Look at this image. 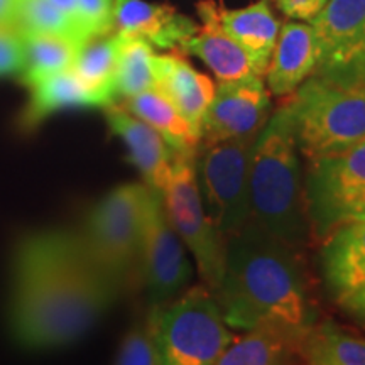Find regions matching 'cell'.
<instances>
[{
  "instance_id": "21",
  "label": "cell",
  "mask_w": 365,
  "mask_h": 365,
  "mask_svg": "<svg viewBox=\"0 0 365 365\" xmlns=\"http://www.w3.org/2000/svg\"><path fill=\"white\" fill-rule=\"evenodd\" d=\"M122 107L159 132L175 153L196 154L200 143H202V137L196 134L193 127L185 120V117L170 102V98L158 88L148 90L144 93L124 100Z\"/></svg>"
},
{
  "instance_id": "36",
  "label": "cell",
  "mask_w": 365,
  "mask_h": 365,
  "mask_svg": "<svg viewBox=\"0 0 365 365\" xmlns=\"http://www.w3.org/2000/svg\"><path fill=\"white\" fill-rule=\"evenodd\" d=\"M323 2H327V0H323Z\"/></svg>"
},
{
  "instance_id": "23",
  "label": "cell",
  "mask_w": 365,
  "mask_h": 365,
  "mask_svg": "<svg viewBox=\"0 0 365 365\" xmlns=\"http://www.w3.org/2000/svg\"><path fill=\"white\" fill-rule=\"evenodd\" d=\"M296 354H301V346L286 335L255 328L232 340L215 365H291Z\"/></svg>"
},
{
  "instance_id": "6",
  "label": "cell",
  "mask_w": 365,
  "mask_h": 365,
  "mask_svg": "<svg viewBox=\"0 0 365 365\" xmlns=\"http://www.w3.org/2000/svg\"><path fill=\"white\" fill-rule=\"evenodd\" d=\"M158 365H215L235 339L205 287L181 293L148 313Z\"/></svg>"
},
{
  "instance_id": "2",
  "label": "cell",
  "mask_w": 365,
  "mask_h": 365,
  "mask_svg": "<svg viewBox=\"0 0 365 365\" xmlns=\"http://www.w3.org/2000/svg\"><path fill=\"white\" fill-rule=\"evenodd\" d=\"M213 294L228 328H269L303 346L318 327L301 252L252 220L227 239L222 279Z\"/></svg>"
},
{
  "instance_id": "29",
  "label": "cell",
  "mask_w": 365,
  "mask_h": 365,
  "mask_svg": "<svg viewBox=\"0 0 365 365\" xmlns=\"http://www.w3.org/2000/svg\"><path fill=\"white\" fill-rule=\"evenodd\" d=\"M113 4L115 0H76L78 22L86 41L112 33Z\"/></svg>"
},
{
  "instance_id": "11",
  "label": "cell",
  "mask_w": 365,
  "mask_h": 365,
  "mask_svg": "<svg viewBox=\"0 0 365 365\" xmlns=\"http://www.w3.org/2000/svg\"><path fill=\"white\" fill-rule=\"evenodd\" d=\"M308 24L318 49L312 76L344 83L365 81V0H327Z\"/></svg>"
},
{
  "instance_id": "9",
  "label": "cell",
  "mask_w": 365,
  "mask_h": 365,
  "mask_svg": "<svg viewBox=\"0 0 365 365\" xmlns=\"http://www.w3.org/2000/svg\"><path fill=\"white\" fill-rule=\"evenodd\" d=\"M196 154H178L170 181L161 191L164 212L185 247L193 255L200 277L212 293L220 284L225 264V237L210 218L195 170Z\"/></svg>"
},
{
  "instance_id": "22",
  "label": "cell",
  "mask_w": 365,
  "mask_h": 365,
  "mask_svg": "<svg viewBox=\"0 0 365 365\" xmlns=\"http://www.w3.org/2000/svg\"><path fill=\"white\" fill-rule=\"evenodd\" d=\"M120 49V34L110 33L91 38L81 44L71 70L102 107L115 103V76Z\"/></svg>"
},
{
  "instance_id": "20",
  "label": "cell",
  "mask_w": 365,
  "mask_h": 365,
  "mask_svg": "<svg viewBox=\"0 0 365 365\" xmlns=\"http://www.w3.org/2000/svg\"><path fill=\"white\" fill-rule=\"evenodd\" d=\"M29 100L19 117V129L31 132L48 117L68 108H103L73 70L49 76L29 86Z\"/></svg>"
},
{
  "instance_id": "18",
  "label": "cell",
  "mask_w": 365,
  "mask_h": 365,
  "mask_svg": "<svg viewBox=\"0 0 365 365\" xmlns=\"http://www.w3.org/2000/svg\"><path fill=\"white\" fill-rule=\"evenodd\" d=\"M327 289L339 303L365 284V220L339 228L322 250Z\"/></svg>"
},
{
  "instance_id": "14",
  "label": "cell",
  "mask_w": 365,
  "mask_h": 365,
  "mask_svg": "<svg viewBox=\"0 0 365 365\" xmlns=\"http://www.w3.org/2000/svg\"><path fill=\"white\" fill-rule=\"evenodd\" d=\"M222 6L223 4L217 0H200L196 12L202 24L198 26L196 34L181 46L180 51L202 59L215 75L218 83L257 75L247 53L222 27Z\"/></svg>"
},
{
  "instance_id": "25",
  "label": "cell",
  "mask_w": 365,
  "mask_h": 365,
  "mask_svg": "<svg viewBox=\"0 0 365 365\" xmlns=\"http://www.w3.org/2000/svg\"><path fill=\"white\" fill-rule=\"evenodd\" d=\"M153 44L135 36L120 34L118 49L115 100L132 98L144 91L156 88V71H154Z\"/></svg>"
},
{
  "instance_id": "15",
  "label": "cell",
  "mask_w": 365,
  "mask_h": 365,
  "mask_svg": "<svg viewBox=\"0 0 365 365\" xmlns=\"http://www.w3.org/2000/svg\"><path fill=\"white\" fill-rule=\"evenodd\" d=\"M198 26L168 4L145 0H115L113 4V31L135 36L159 49H181L196 34Z\"/></svg>"
},
{
  "instance_id": "5",
  "label": "cell",
  "mask_w": 365,
  "mask_h": 365,
  "mask_svg": "<svg viewBox=\"0 0 365 365\" xmlns=\"http://www.w3.org/2000/svg\"><path fill=\"white\" fill-rule=\"evenodd\" d=\"M145 193L144 182L115 186L88 210L78 230L91 261L120 296L140 286Z\"/></svg>"
},
{
  "instance_id": "13",
  "label": "cell",
  "mask_w": 365,
  "mask_h": 365,
  "mask_svg": "<svg viewBox=\"0 0 365 365\" xmlns=\"http://www.w3.org/2000/svg\"><path fill=\"white\" fill-rule=\"evenodd\" d=\"M108 129L124 143L127 159L143 176V182L150 190L163 191L170 181L176 153L161 134L132 115L122 105L112 103L103 108Z\"/></svg>"
},
{
  "instance_id": "4",
  "label": "cell",
  "mask_w": 365,
  "mask_h": 365,
  "mask_svg": "<svg viewBox=\"0 0 365 365\" xmlns=\"http://www.w3.org/2000/svg\"><path fill=\"white\" fill-rule=\"evenodd\" d=\"M286 103L296 144L308 161L344 153L365 139V81L309 76Z\"/></svg>"
},
{
  "instance_id": "28",
  "label": "cell",
  "mask_w": 365,
  "mask_h": 365,
  "mask_svg": "<svg viewBox=\"0 0 365 365\" xmlns=\"http://www.w3.org/2000/svg\"><path fill=\"white\" fill-rule=\"evenodd\" d=\"M113 365H158L149 318L137 319L118 345Z\"/></svg>"
},
{
  "instance_id": "16",
  "label": "cell",
  "mask_w": 365,
  "mask_h": 365,
  "mask_svg": "<svg viewBox=\"0 0 365 365\" xmlns=\"http://www.w3.org/2000/svg\"><path fill=\"white\" fill-rule=\"evenodd\" d=\"M318 49L312 26L291 21L281 26L266 70V85L274 97H289L317 68Z\"/></svg>"
},
{
  "instance_id": "34",
  "label": "cell",
  "mask_w": 365,
  "mask_h": 365,
  "mask_svg": "<svg viewBox=\"0 0 365 365\" xmlns=\"http://www.w3.org/2000/svg\"><path fill=\"white\" fill-rule=\"evenodd\" d=\"M49 2L54 4L59 11H61L65 16L70 17V19L75 22L76 26L80 27V22H78V9H76V0H49ZM81 31V27H80ZM81 34H83V31H81ZM85 38V34H83ZM86 39V38H85Z\"/></svg>"
},
{
  "instance_id": "19",
  "label": "cell",
  "mask_w": 365,
  "mask_h": 365,
  "mask_svg": "<svg viewBox=\"0 0 365 365\" xmlns=\"http://www.w3.org/2000/svg\"><path fill=\"white\" fill-rule=\"evenodd\" d=\"M220 22L225 33L240 44L259 76L266 75L281 24L274 16L271 2L259 0L252 6L228 11L222 6Z\"/></svg>"
},
{
  "instance_id": "30",
  "label": "cell",
  "mask_w": 365,
  "mask_h": 365,
  "mask_svg": "<svg viewBox=\"0 0 365 365\" xmlns=\"http://www.w3.org/2000/svg\"><path fill=\"white\" fill-rule=\"evenodd\" d=\"M24 66V36L14 26H0V78L21 75Z\"/></svg>"
},
{
  "instance_id": "3",
  "label": "cell",
  "mask_w": 365,
  "mask_h": 365,
  "mask_svg": "<svg viewBox=\"0 0 365 365\" xmlns=\"http://www.w3.org/2000/svg\"><path fill=\"white\" fill-rule=\"evenodd\" d=\"M250 220L296 250L309 240L293 118L284 102L255 139L249 168Z\"/></svg>"
},
{
  "instance_id": "17",
  "label": "cell",
  "mask_w": 365,
  "mask_h": 365,
  "mask_svg": "<svg viewBox=\"0 0 365 365\" xmlns=\"http://www.w3.org/2000/svg\"><path fill=\"white\" fill-rule=\"evenodd\" d=\"M156 88L170 98L176 110L202 137L205 113L215 97L217 86L212 78L196 71L185 58L178 54L154 56Z\"/></svg>"
},
{
  "instance_id": "10",
  "label": "cell",
  "mask_w": 365,
  "mask_h": 365,
  "mask_svg": "<svg viewBox=\"0 0 365 365\" xmlns=\"http://www.w3.org/2000/svg\"><path fill=\"white\" fill-rule=\"evenodd\" d=\"M191 279V264L185 244L164 212L161 191L150 190L144 200L140 286L150 307L176 299Z\"/></svg>"
},
{
  "instance_id": "8",
  "label": "cell",
  "mask_w": 365,
  "mask_h": 365,
  "mask_svg": "<svg viewBox=\"0 0 365 365\" xmlns=\"http://www.w3.org/2000/svg\"><path fill=\"white\" fill-rule=\"evenodd\" d=\"M255 139L202 140L196 150L203 205L225 240L250 220L249 168Z\"/></svg>"
},
{
  "instance_id": "31",
  "label": "cell",
  "mask_w": 365,
  "mask_h": 365,
  "mask_svg": "<svg viewBox=\"0 0 365 365\" xmlns=\"http://www.w3.org/2000/svg\"><path fill=\"white\" fill-rule=\"evenodd\" d=\"M277 9L293 21H312L327 2L323 0H274Z\"/></svg>"
},
{
  "instance_id": "27",
  "label": "cell",
  "mask_w": 365,
  "mask_h": 365,
  "mask_svg": "<svg viewBox=\"0 0 365 365\" xmlns=\"http://www.w3.org/2000/svg\"><path fill=\"white\" fill-rule=\"evenodd\" d=\"M304 344L314 346L339 365H365V339L350 335L335 323L318 325Z\"/></svg>"
},
{
  "instance_id": "35",
  "label": "cell",
  "mask_w": 365,
  "mask_h": 365,
  "mask_svg": "<svg viewBox=\"0 0 365 365\" xmlns=\"http://www.w3.org/2000/svg\"><path fill=\"white\" fill-rule=\"evenodd\" d=\"M17 0H0V26H12Z\"/></svg>"
},
{
  "instance_id": "26",
  "label": "cell",
  "mask_w": 365,
  "mask_h": 365,
  "mask_svg": "<svg viewBox=\"0 0 365 365\" xmlns=\"http://www.w3.org/2000/svg\"><path fill=\"white\" fill-rule=\"evenodd\" d=\"M12 26L22 36L49 34L86 41L80 27L49 0H17Z\"/></svg>"
},
{
  "instance_id": "12",
  "label": "cell",
  "mask_w": 365,
  "mask_h": 365,
  "mask_svg": "<svg viewBox=\"0 0 365 365\" xmlns=\"http://www.w3.org/2000/svg\"><path fill=\"white\" fill-rule=\"evenodd\" d=\"M271 117V91L259 75L218 83L205 113L202 140L255 139Z\"/></svg>"
},
{
  "instance_id": "33",
  "label": "cell",
  "mask_w": 365,
  "mask_h": 365,
  "mask_svg": "<svg viewBox=\"0 0 365 365\" xmlns=\"http://www.w3.org/2000/svg\"><path fill=\"white\" fill-rule=\"evenodd\" d=\"M301 355L307 360V365H339L333 362L330 357H327L325 354L319 352V350L308 344H303V346H301Z\"/></svg>"
},
{
  "instance_id": "32",
  "label": "cell",
  "mask_w": 365,
  "mask_h": 365,
  "mask_svg": "<svg viewBox=\"0 0 365 365\" xmlns=\"http://www.w3.org/2000/svg\"><path fill=\"white\" fill-rule=\"evenodd\" d=\"M341 307L360 323H365V284L341 301Z\"/></svg>"
},
{
  "instance_id": "1",
  "label": "cell",
  "mask_w": 365,
  "mask_h": 365,
  "mask_svg": "<svg viewBox=\"0 0 365 365\" xmlns=\"http://www.w3.org/2000/svg\"><path fill=\"white\" fill-rule=\"evenodd\" d=\"M120 298L78 230L46 228L17 239L11 261L9 331L26 350L78 341Z\"/></svg>"
},
{
  "instance_id": "24",
  "label": "cell",
  "mask_w": 365,
  "mask_h": 365,
  "mask_svg": "<svg viewBox=\"0 0 365 365\" xmlns=\"http://www.w3.org/2000/svg\"><path fill=\"white\" fill-rule=\"evenodd\" d=\"M85 41L66 36H24V66L21 81L27 88L56 73L71 70Z\"/></svg>"
},
{
  "instance_id": "7",
  "label": "cell",
  "mask_w": 365,
  "mask_h": 365,
  "mask_svg": "<svg viewBox=\"0 0 365 365\" xmlns=\"http://www.w3.org/2000/svg\"><path fill=\"white\" fill-rule=\"evenodd\" d=\"M304 203L309 234L323 242L339 228L365 220V139L344 153L309 161Z\"/></svg>"
}]
</instances>
